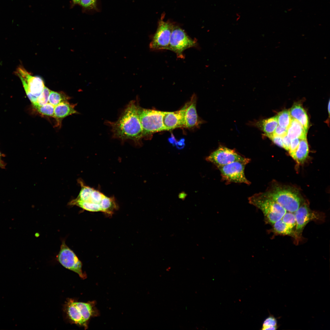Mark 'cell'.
Returning a JSON list of instances; mask_svg holds the SVG:
<instances>
[{
  "mask_svg": "<svg viewBox=\"0 0 330 330\" xmlns=\"http://www.w3.org/2000/svg\"><path fill=\"white\" fill-rule=\"evenodd\" d=\"M139 106L135 101H131L116 121L107 122L111 128L113 137L123 141L130 140L137 144L140 143L143 136L138 114Z\"/></svg>",
  "mask_w": 330,
  "mask_h": 330,
  "instance_id": "1",
  "label": "cell"
},
{
  "mask_svg": "<svg viewBox=\"0 0 330 330\" xmlns=\"http://www.w3.org/2000/svg\"><path fill=\"white\" fill-rule=\"evenodd\" d=\"M81 189L77 197L69 203L90 211L101 212L112 215L118 206L113 197H109L100 191L85 185L79 180Z\"/></svg>",
  "mask_w": 330,
  "mask_h": 330,
  "instance_id": "2",
  "label": "cell"
},
{
  "mask_svg": "<svg viewBox=\"0 0 330 330\" xmlns=\"http://www.w3.org/2000/svg\"><path fill=\"white\" fill-rule=\"evenodd\" d=\"M265 193L287 211L294 213L303 203L298 190L290 186L275 185Z\"/></svg>",
  "mask_w": 330,
  "mask_h": 330,
  "instance_id": "3",
  "label": "cell"
},
{
  "mask_svg": "<svg viewBox=\"0 0 330 330\" xmlns=\"http://www.w3.org/2000/svg\"><path fill=\"white\" fill-rule=\"evenodd\" d=\"M248 201L262 211L266 222L272 225L280 219L287 212L265 192L254 194L249 197Z\"/></svg>",
  "mask_w": 330,
  "mask_h": 330,
  "instance_id": "4",
  "label": "cell"
},
{
  "mask_svg": "<svg viewBox=\"0 0 330 330\" xmlns=\"http://www.w3.org/2000/svg\"><path fill=\"white\" fill-rule=\"evenodd\" d=\"M95 306V301L84 302L70 299L66 304V312L69 318L73 323L86 329L90 317L98 314Z\"/></svg>",
  "mask_w": 330,
  "mask_h": 330,
  "instance_id": "5",
  "label": "cell"
},
{
  "mask_svg": "<svg viewBox=\"0 0 330 330\" xmlns=\"http://www.w3.org/2000/svg\"><path fill=\"white\" fill-rule=\"evenodd\" d=\"M15 73L20 79L28 98L35 108L38 98L45 86L43 80L40 77L32 75L22 66L18 67Z\"/></svg>",
  "mask_w": 330,
  "mask_h": 330,
  "instance_id": "6",
  "label": "cell"
},
{
  "mask_svg": "<svg viewBox=\"0 0 330 330\" xmlns=\"http://www.w3.org/2000/svg\"><path fill=\"white\" fill-rule=\"evenodd\" d=\"M138 112L143 137L165 130L162 121L163 112L144 108L139 106Z\"/></svg>",
  "mask_w": 330,
  "mask_h": 330,
  "instance_id": "7",
  "label": "cell"
},
{
  "mask_svg": "<svg viewBox=\"0 0 330 330\" xmlns=\"http://www.w3.org/2000/svg\"><path fill=\"white\" fill-rule=\"evenodd\" d=\"M197 45L196 40L189 37L180 27L174 25L167 50L176 53L178 57L183 58L185 50Z\"/></svg>",
  "mask_w": 330,
  "mask_h": 330,
  "instance_id": "8",
  "label": "cell"
},
{
  "mask_svg": "<svg viewBox=\"0 0 330 330\" xmlns=\"http://www.w3.org/2000/svg\"><path fill=\"white\" fill-rule=\"evenodd\" d=\"M206 160L217 167L234 162L240 161L249 163L250 159L243 156L235 150L220 146L206 158Z\"/></svg>",
  "mask_w": 330,
  "mask_h": 330,
  "instance_id": "9",
  "label": "cell"
},
{
  "mask_svg": "<svg viewBox=\"0 0 330 330\" xmlns=\"http://www.w3.org/2000/svg\"><path fill=\"white\" fill-rule=\"evenodd\" d=\"M247 164L245 162L237 161L218 168L222 180L227 183L234 182L249 185L251 182L246 178L244 173L245 167Z\"/></svg>",
  "mask_w": 330,
  "mask_h": 330,
  "instance_id": "10",
  "label": "cell"
},
{
  "mask_svg": "<svg viewBox=\"0 0 330 330\" xmlns=\"http://www.w3.org/2000/svg\"><path fill=\"white\" fill-rule=\"evenodd\" d=\"M174 26L171 22L161 19L149 44L150 49L153 50H167Z\"/></svg>",
  "mask_w": 330,
  "mask_h": 330,
  "instance_id": "11",
  "label": "cell"
},
{
  "mask_svg": "<svg viewBox=\"0 0 330 330\" xmlns=\"http://www.w3.org/2000/svg\"><path fill=\"white\" fill-rule=\"evenodd\" d=\"M57 258L59 262L64 267L76 273L82 279L86 278V274L82 272V262L64 240L62 241Z\"/></svg>",
  "mask_w": 330,
  "mask_h": 330,
  "instance_id": "12",
  "label": "cell"
},
{
  "mask_svg": "<svg viewBox=\"0 0 330 330\" xmlns=\"http://www.w3.org/2000/svg\"><path fill=\"white\" fill-rule=\"evenodd\" d=\"M294 213L296 218L295 233L296 239L301 237L304 228L309 222L320 220L322 218L320 214L311 210L305 203H303Z\"/></svg>",
  "mask_w": 330,
  "mask_h": 330,
  "instance_id": "13",
  "label": "cell"
},
{
  "mask_svg": "<svg viewBox=\"0 0 330 330\" xmlns=\"http://www.w3.org/2000/svg\"><path fill=\"white\" fill-rule=\"evenodd\" d=\"M185 104L180 110L173 112H163L162 121L165 130L185 127Z\"/></svg>",
  "mask_w": 330,
  "mask_h": 330,
  "instance_id": "14",
  "label": "cell"
},
{
  "mask_svg": "<svg viewBox=\"0 0 330 330\" xmlns=\"http://www.w3.org/2000/svg\"><path fill=\"white\" fill-rule=\"evenodd\" d=\"M196 95H193L190 100L185 104V127L191 128L197 126L199 123L196 107Z\"/></svg>",
  "mask_w": 330,
  "mask_h": 330,
  "instance_id": "15",
  "label": "cell"
},
{
  "mask_svg": "<svg viewBox=\"0 0 330 330\" xmlns=\"http://www.w3.org/2000/svg\"><path fill=\"white\" fill-rule=\"evenodd\" d=\"M75 106L68 101L61 102L54 107V118L59 121L73 114L78 113L75 109Z\"/></svg>",
  "mask_w": 330,
  "mask_h": 330,
  "instance_id": "16",
  "label": "cell"
},
{
  "mask_svg": "<svg viewBox=\"0 0 330 330\" xmlns=\"http://www.w3.org/2000/svg\"><path fill=\"white\" fill-rule=\"evenodd\" d=\"M292 118L298 121L307 132L309 127V120L307 115L302 106L299 104L294 105L289 111Z\"/></svg>",
  "mask_w": 330,
  "mask_h": 330,
  "instance_id": "17",
  "label": "cell"
},
{
  "mask_svg": "<svg viewBox=\"0 0 330 330\" xmlns=\"http://www.w3.org/2000/svg\"><path fill=\"white\" fill-rule=\"evenodd\" d=\"M307 133L300 123L292 118L290 124L287 129V136L291 140L295 138L300 139H305L306 138Z\"/></svg>",
  "mask_w": 330,
  "mask_h": 330,
  "instance_id": "18",
  "label": "cell"
},
{
  "mask_svg": "<svg viewBox=\"0 0 330 330\" xmlns=\"http://www.w3.org/2000/svg\"><path fill=\"white\" fill-rule=\"evenodd\" d=\"M309 152L306 138L300 139L295 153V160L298 164H302L307 159Z\"/></svg>",
  "mask_w": 330,
  "mask_h": 330,
  "instance_id": "19",
  "label": "cell"
},
{
  "mask_svg": "<svg viewBox=\"0 0 330 330\" xmlns=\"http://www.w3.org/2000/svg\"><path fill=\"white\" fill-rule=\"evenodd\" d=\"M277 116L261 120L257 123V126L264 133L266 136L273 134L278 125Z\"/></svg>",
  "mask_w": 330,
  "mask_h": 330,
  "instance_id": "20",
  "label": "cell"
},
{
  "mask_svg": "<svg viewBox=\"0 0 330 330\" xmlns=\"http://www.w3.org/2000/svg\"><path fill=\"white\" fill-rule=\"evenodd\" d=\"M272 226V231L276 234L289 236L295 238V229L288 226L281 219L275 222Z\"/></svg>",
  "mask_w": 330,
  "mask_h": 330,
  "instance_id": "21",
  "label": "cell"
},
{
  "mask_svg": "<svg viewBox=\"0 0 330 330\" xmlns=\"http://www.w3.org/2000/svg\"><path fill=\"white\" fill-rule=\"evenodd\" d=\"M70 97L64 93L51 90L49 97L48 102L54 106L64 102L68 101Z\"/></svg>",
  "mask_w": 330,
  "mask_h": 330,
  "instance_id": "22",
  "label": "cell"
},
{
  "mask_svg": "<svg viewBox=\"0 0 330 330\" xmlns=\"http://www.w3.org/2000/svg\"><path fill=\"white\" fill-rule=\"evenodd\" d=\"M277 116L279 125L288 129L292 119L289 111L283 110L279 112Z\"/></svg>",
  "mask_w": 330,
  "mask_h": 330,
  "instance_id": "23",
  "label": "cell"
},
{
  "mask_svg": "<svg viewBox=\"0 0 330 330\" xmlns=\"http://www.w3.org/2000/svg\"><path fill=\"white\" fill-rule=\"evenodd\" d=\"M55 106L48 103L36 108L40 114L42 115L54 117Z\"/></svg>",
  "mask_w": 330,
  "mask_h": 330,
  "instance_id": "24",
  "label": "cell"
},
{
  "mask_svg": "<svg viewBox=\"0 0 330 330\" xmlns=\"http://www.w3.org/2000/svg\"><path fill=\"white\" fill-rule=\"evenodd\" d=\"M281 219L288 226L294 229L296 226V218L294 213L287 211Z\"/></svg>",
  "mask_w": 330,
  "mask_h": 330,
  "instance_id": "25",
  "label": "cell"
},
{
  "mask_svg": "<svg viewBox=\"0 0 330 330\" xmlns=\"http://www.w3.org/2000/svg\"><path fill=\"white\" fill-rule=\"evenodd\" d=\"M50 91L47 87L45 86L41 94L38 98L37 105L35 108L48 103Z\"/></svg>",
  "mask_w": 330,
  "mask_h": 330,
  "instance_id": "26",
  "label": "cell"
},
{
  "mask_svg": "<svg viewBox=\"0 0 330 330\" xmlns=\"http://www.w3.org/2000/svg\"><path fill=\"white\" fill-rule=\"evenodd\" d=\"M277 326L276 318L273 315H270L263 322L262 329L264 330L265 328L269 327Z\"/></svg>",
  "mask_w": 330,
  "mask_h": 330,
  "instance_id": "27",
  "label": "cell"
},
{
  "mask_svg": "<svg viewBox=\"0 0 330 330\" xmlns=\"http://www.w3.org/2000/svg\"><path fill=\"white\" fill-rule=\"evenodd\" d=\"M300 139L295 138L291 140V144L288 150L290 156L295 160V153L298 146Z\"/></svg>",
  "mask_w": 330,
  "mask_h": 330,
  "instance_id": "28",
  "label": "cell"
},
{
  "mask_svg": "<svg viewBox=\"0 0 330 330\" xmlns=\"http://www.w3.org/2000/svg\"><path fill=\"white\" fill-rule=\"evenodd\" d=\"M79 5L85 9H95L96 6V0H81Z\"/></svg>",
  "mask_w": 330,
  "mask_h": 330,
  "instance_id": "29",
  "label": "cell"
},
{
  "mask_svg": "<svg viewBox=\"0 0 330 330\" xmlns=\"http://www.w3.org/2000/svg\"><path fill=\"white\" fill-rule=\"evenodd\" d=\"M266 136L271 139L275 144L284 148L282 137L275 135L273 134Z\"/></svg>",
  "mask_w": 330,
  "mask_h": 330,
  "instance_id": "30",
  "label": "cell"
},
{
  "mask_svg": "<svg viewBox=\"0 0 330 330\" xmlns=\"http://www.w3.org/2000/svg\"><path fill=\"white\" fill-rule=\"evenodd\" d=\"M287 129L281 127L277 125L274 131L273 134L281 137H283L287 135Z\"/></svg>",
  "mask_w": 330,
  "mask_h": 330,
  "instance_id": "31",
  "label": "cell"
},
{
  "mask_svg": "<svg viewBox=\"0 0 330 330\" xmlns=\"http://www.w3.org/2000/svg\"><path fill=\"white\" fill-rule=\"evenodd\" d=\"M291 139L287 135L283 137V142L284 145V148L288 151L290 147Z\"/></svg>",
  "mask_w": 330,
  "mask_h": 330,
  "instance_id": "32",
  "label": "cell"
},
{
  "mask_svg": "<svg viewBox=\"0 0 330 330\" xmlns=\"http://www.w3.org/2000/svg\"><path fill=\"white\" fill-rule=\"evenodd\" d=\"M187 196V194L185 192L182 191L178 194V198L182 200H184Z\"/></svg>",
  "mask_w": 330,
  "mask_h": 330,
  "instance_id": "33",
  "label": "cell"
},
{
  "mask_svg": "<svg viewBox=\"0 0 330 330\" xmlns=\"http://www.w3.org/2000/svg\"><path fill=\"white\" fill-rule=\"evenodd\" d=\"M73 5L79 4L81 0H72Z\"/></svg>",
  "mask_w": 330,
  "mask_h": 330,
  "instance_id": "34",
  "label": "cell"
},
{
  "mask_svg": "<svg viewBox=\"0 0 330 330\" xmlns=\"http://www.w3.org/2000/svg\"><path fill=\"white\" fill-rule=\"evenodd\" d=\"M5 166V163H0V167L2 168L4 167Z\"/></svg>",
  "mask_w": 330,
  "mask_h": 330,
  "instance_id": "35",
  "label": "cell"
},
{
  "mask_svg": "<svg viewBox=\"0 0 330 330\" xmlns=\"http://www.w3.org/2000/svg\"><path fill=\"white\" fill-rule=\"evenodd\" d=\"M328 112L329 114V113H330V101H329V102H328Z\"/></svg>",
  "mask_w": 330,
  "mask_h": 330,
  "instance_id": "36",
  "label": "cell"
},
{
  "mask_svg": "<svg viewBox=\"0 0 330 330\" xmlns=\"http://www.w3.org/2000/svg\"><path fill=\"white\" fill-rule=\"evenodd\" d=\"M2 157V154L0 152V163H3L2 161L1 160V158Z\"/></svg>",
  "mask_w": 330,
  "mask_h": 330,
  "instance_id": "37",
  "label": "cell"
}]
</instances>
